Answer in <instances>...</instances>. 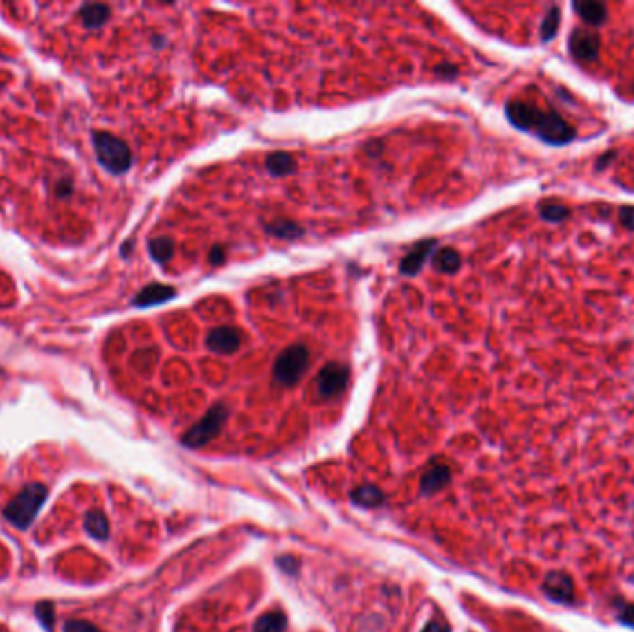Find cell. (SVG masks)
<instances>
[{"label": "cell", "instance_id": "cell-22", "mask_svg": "<svg viewBox=\"0 0 634 632\" xmlns=\"http://www.w3.org/2000/svg\"><path fill=\"white\" fill-rule=\"evenodd\" d=\"M64 632H102V631H98L97 626L93 625V623H89V621L69 620V621H65Z\"/></svg>", "mask_w": 634, "mask_h": 632}, {"label": "cell", "instance_id": "cell-13", "mask_svg": "<svg viewBox=\"0 0 634 632\" xmlns=\"http://www.w3.org/2000/svg\"><path fill=\"white\" fill-rule=\"evenodd\" d=\"M266 169L271 176H288L297 171V162L288 152H273L266 158Z\"/></svg>", "mask_w": 634, "mask_h": 632}, {"label": "cell", "instance_id": "cell-24", "mask_svg": "<svg viewBox=\"0 0 634 632\" xmlns=\"http://www.w3.org/2000/svg\"><path fill=\"white\" fill-rule=\"evenodd\" d=\"M226 260V252L221 245H215L214 249L210 250V263L212 266H221Z\"/></svg>", "mask_w": 634, "mask_h": 632}, {"label": "cell", "instance_id": "cell-14", "mask_svg": "<svg viewBox=\"0 0 634 632\" xmlns=\"http://www.w3.org/2000/svg\"><path fill=\"white\" fill-rule=\"evenodd\" d=\"M80 21L82 24L89 30L100 28L110 19V8L106 4H84L80 8Z\"/></svg>", "mask_w": 634, "mask_h": 632}, {"label": "cell", "instance_id": "cell-3", "mask_svg": "<svg viewBox=\"0 0 634 632\" xmlns=\"http://www.w3.org/2000/svg\"><path fill=\"white\" fill-rule=\"evenodd\" d=\"M93 149L98 163L108 173L125 174L132 167V151L130 147L110 132L93 133Z\"/></svg>", "mask_w": 634, "mask_h": 632}, {"label": "cell", "instance_id": "cell-20", "mask_svg": "<svg viewBox=\"0 0 634 632\" xmlns=\"http://www.w3.org/2000/svg\"><path fill=\"white\" fill-rule=\"evenodd\" d=\"M540 215H542L543 221H549V223H560V221H564L570 217V210L565 208V206H560V204L547 203V204H542V206H540Z\"/></svg>", "mask_w": 634, "mask_h": 632}, {"label": "cell", "instance_id": "cell-26", "mask_svg": "<svg viewBox=\"0 0 634 632\" xmlns=\"http://www.w3.org/2000/svg\"><path fill=\"white\" fill-rule=\"evenodd\" d=\"M622 620L627 623V625L634 626V606H627V608L622 612Z\"/></svg>", "mask_w": 634, "mask_h": 632}, {"label": "cell", "instance_id": "cell-8", "mask_svg": "<svg viewBox=\"0 0 634 632\" xmlns=\"http://www.w3.org/2000/svg\"><path fill=\"white\" fill-rule=\"evenodd\" d=\"M243 336L242 331L236 326H217L214 331L208 332L206 336V348L214 354H234L237 348L242 347Z\"/></svg>", "mask_w": 634, "mask_h": 632}, {"label": "cell", "instance_id": "cell-21", "mask_svg": "<svg viewBox=\"0 0 634 632\" xmlns=\"http://www.w3.org/2000/svg\"><path fill=\"white\" fill-rule=\"evenodd\" d=\"M35 615H37V620H39L41 625L51 632L52 623H54V604L48 603V601L37 603L35 604Z\"/></svg>", "mask_w": 634, "mask_h": 632}, {"label": "cell", "instance_id": "cell-1", "mask_svg": "<svg viewBox=\"0 0 634 632\" xmlns=\"http://www.w3.org/2000/svg\"><path fill=\"white\" fill-rule=\"evenodd\" d=\"M505 113L514 127L536 136L538 140L547 145H568L577 138L575 128L553 108H540L523 100H510Z\"/></svg>", "mask_w": 634, "mask_h": 632}, {"label": "cell", "instance_id": "cell-6", "mask_svg": "<svg viewBox=\"0 0 634 632\" xmlns=\"http://www.w3.org/2000/svg\"><path fill=\"white\" fill-rule=\"evenodd\" d=\"M347 382H349V369L343 364L330 362V364L321 367V371L317 375V395L321 399H334V397L345 391Z\"/></svg>", "mask_w": 634, "mask_h": 632}, {"label": "cell", "instance_id": "cell-9", "mask_svg": "<svg viewBox=\"0 0 634 632\" xmlns=\"http://www.w3.org/2000/svg\"><path fill=\"white\" fill-rule=\"evenodd\" d=\"M436 247H438L436 239H423L419 243H415L408 254L401 260V263H399V271L403 275H408V277L417 275L421 271L423 263L428 260V256L436 250Z\"/></svg>", "mask_w": 634, "mask_h": 632}, {"label": "cell", "instance_id": "cell-15", "mask_svg": "<svg viewBox=\"0 0 634 632\" xmlns=\"http://www.w3.org/2000/svg\"><path fill=\"white\" fill-rule=\"evenodd\" d=\"M462 266V258L460 254L456 252L455 249H451V247H444V249H438V252L434 250V258H433V267L438 271V273L444 275H455Z\"/></svg>", "mask_w": 634, "mask_h": 632}, {"label": "cell", "instance_id": "cell-25", "mask_svg": "<svg viewBox=\"0 0 634 632\" xmlns=\"http://www.w3.org/2000/svg\"><path fill=\"white\" fill-rule=\"evenodd\" d=\"M616 156H617V154L614 151H610L608 154L605 152L603 156H599V160H597V165H595V167H597V171H601V169H605L606 165H608V163H610Z\"/></svg>", "mask_w": 634, "mask_h": 632}, {"label": "cell", "instance_id": "cell-18", "mask_svg": "<svg viewBox=\"0 0 634 632\" xmlns=\"http://www.w3.org/2000/svg\"><path fill=\"white\" fill-rule=\"evenodd\" d=\"M86 530L91 534L95 539H106L110 534V527H108V519L104 516L102 512H89L86 516Z\"/></svg>", "mask_w": 634, "mask_h": 632}, {"label": "cell", "instance_id": "cell-5", "mask_svg": "<svg viewBox=\"0 0 634 632\" xmlns=\"http://www.w3.org/2000/svg\"><path fill=\"white\" fill-rule=\"evenodd\" d=\"M226 416H228V412L223 405L210 408V412L195 427H191L190 432L184 436V441L190 447H199L208 443L210 440H214V436L219 434V430L223 429Z\"/></svg>", "mask_w": 634, "mask_h": 632}, {"label": "cell", "instance_id": "cell-2", "mask_svg": "<svg viewBox=\"0 0 634 632\" xmlns=\"http://www.w3.org/2000/svg\"><path fill=\"white\" fill-rule=\"evenodd\" d=\"M48 490L43 484H28L4 506V517L17 528H28L39 514V508L45 505Z\"/></svg>", "mask_w": 634, "mask_h": 632}, {"label": "cell", "instance_id": "cell-16", "mask_svg": "<svg viewBox=\"0 0 634 632\" xmlns=\"http://www.w3.org/2000/svg\"><path fill=\"white\" fill-rule=\"evenodd\" d=\"M266 232L275 236L278 239H299L305 236V228L299 227L297 223L293 221H286V219H277L269 223L266 227Z\"/></svg>", "mask_w": 634, "mask_h": 632}, {"label": "cell", "instance_id": "cell-12", "mask_svg": "<svg viewBox=\"0 0 634 632\" xmlns=\"http://www.w3.org/2000/svg\"><path fill=\"white\" fill-rule=\"evenodd\" d=\"M573 10L577 15L583 19L584 23L590 26H601L606 21V6L603 2H595V0H579L573 2Z\"/></svg>", "mask_w": 634, "mask_h": 632}, {"label": "cell", "instance_id": "cell-4", "mask_svg": "<svg viewBox=\"0 0 634 632\" xmlns=\"http://www.w3.org/2000/svg\"><path fill=\"white\" fill-rule=\"evenodd\" d=\"M310 366V351L305 345H291L278 354L273 364V382L277 386H295Z\"/></svg>", "mask_w": 634, "mask_h": 632}, {"label": "cell", "instance_id": "cell-10", "mask_svg": "<svg viewBox=\"0 0 634 632\" xmlns=\"http://www.w3.org/2000/svg\"><path fill=\"white\" fill-rule=\"evenodd\" d=\"M176 297V290L165 284H149L139 291L136 299H134V306L138 308H150L163 304V302L171 301Z\"/></svg>", "mask_w": 634, "mask_h": 632}, {"label": "cell", "instance_id": "cell-19", "mask_svg": "<svg viewBox=\"0 0 634 632\" xmlns=\"http://www.w3.org/2000/svg\"><path fill=\"white\" fill-rule=\"evenodd\" d=\"M559 26H560V10L556 6H553L547 12V15L543 17L542 26H540V37H542L543 43H547V41L554 39V35L559 34Z\"/></svg>", "mask_w": 634, "mask_h": 632}, {"label": "cell", "instance_id": "cell-7", "mask_svg": "<svg viewBox=\"0 0 634 632\" xmlns=\"http://www.w3.org/2000/svg\"><path fill=\"white\" fill-rule=\"evenodd\" d=\"M599 47V34L592 28H575L570 34V39H568L570 54L577 59V62H583V64H588V62L597 59Z\"/></svg>", "mask_w": 634, "mask_h": 632}, {"label": "cell", "instance_id": "cell-27", "mask_svg": "<svg viewBox=\"0 0 634 632\" xmlns=\"http://www.w3.org/2000/svg\"><path fill=\"white\" fill-rule=\"evenodd\" d=\"M442 71H444V78H455L456 76V69L455 67H453V65H444V67H438V73H442Z\"/></svg>", "mask_w": 634, "mask_h": 632}, {"label": "cell", "instance_id": "cell-11", "mask_svg": "<svg viewBox=\"0 0 634 632\" xmlns=\"http://www.w3.org/2000/svg\"><path fill=\"white\" fill-rule=\"evenodd\" d=\"M543 590L549 597L560 603H571L575 597V590H573V582L568 575L564 573H551L543 582Z\"/></svg>", "mask_w": 634, "mask_h": 632}, {"label": "cell", "instance_id": "cell-23", "mask_svg": "<svg viewBox=\"0 0 634 632\" xmlns=\"http://www.w3.org/2000/svg\"><path fill=\"white\" fill-rule=\"evenodd\" d=\"M619 223H622V227L634 232V206H623L619 210Z\"/></svg>", "mask_w": 634, "mask_h": 632}, {"label": "cell", "instance_id": "cell-17", "mask_svg": "<svg viewBox=\"0 0 634 632\" xmlns=\"http://www.w3.org/2000/svg\"><path fill=\"white\" fill-rule=\"evenodd\" d=\"M174 241L171 238H154L149 241V254L156 263H167L173 258Z\"/></svg>", "mask_w": 634, "mask_h": 632}]
</instances>
